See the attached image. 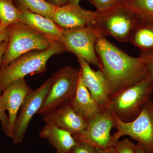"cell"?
Masks as SVG:
<instances>
[{
  "instance_id": "6da1fadb",
  "label": "cell",
  "mask_w": 153,
  "mask_h": 153,
  "mask_svg": "<svg viewBox=\"0 0 153 153\" xmlns=\"http://www.w3.org/2000/svg\"><path fill=\"white\" fill-rule=\"evenodd\" d=\"M95 50L110 98L149 76L141 57L130 56L100 34Z\"/></svg>"
},
{
  "instance_id": "7a4b0ae2",
  "label": "cell",
  "mask_w": 153,
  "mask_h": 153,
  "mask_svg": "<svg viewBox=\"0 0 153 153\" xmlns=\"http://www.w3.org/2000/svg\"><path fill=\"white\" fill-rule=\"evenodd\" d=\"M66 52L63 44L55 42L48 49L35 50L21 55L5 67L0 68V95L7 85L25 76L40 74L47 70V64L53 55Z\"/></svg>"
},
{
  "instance_id": "3957f363",
  "label": "cell",
  "mask_w": 153,
  "mask_h": 153,
  "mask_svg": "<svg viewBox=\"0 0 153 153\" xmlns=\"http://www.w3.org/2000/svg\"><path fill=\"white\" fill-rule=\"evenodd\" d=\"M153 93V78L148 76L142 82L110 97L103 109L123 122H131L138 116Z\"/></svg>"
},
{
  "instance_id": "277c9868",
  "label": "cell",
  "mask_w": 153,
  "mask_h": 153,
  "mask_svg": "<svg viewBox=\"0 0 153 153\" xmlns=\"http://www.w3.org/2000/svg\"><path fill=\"white\" fill-rule=\"evenodd\" d=\"M9 28L8 44L0 68L21 55L35 50H46L57 42L21 22L11 25Z\"/></svg>"
},
{
  "instance_id": "5b68a950",
  "label": "cell",
  "mask_w": 153,
  "mask_h": 153,
  "mask_svg": "<svg viewBox=\"0 0 153 153\" xmlns=\"http://www.w3.org/2000/svg\"><path fill=\"white\" fill-rule=\"evenodd\" d=\"M97 12L93 27L101 36H110L121 42H129L140 17L133 11L118 7L102 13Z\"/></svg>"
},
{
  "instance_id": "8992f818",
  "label": "cell",
  "mask_w": 153,
  "mask_h": 153,
  "mask_svg": "<svg viewBox=\"0 0 153 153\" xmlns=\"http://www.w3.org/2000/svg\"><path fill=\"white\" fill-rule=\"evenodd\" d=\"M115 128L112 140L117 142L124 136L137 141L146 153H153V99L145 103L140 113L133 121L124 123L114 116Z\"/></svg>"
},
{
  "instance_id": "52a82bcc",
  "label": "cell",
  "mask_w": 153,
  "mask_h": 153,
  "mask_svg": "<svg viewBox=\"0 0 153 153\" xmlns=\"http://www.w3.org/2000/svg\"><path fill=\"white\" fill-rule=\"evenodd\" d=\"M80 73V68L70 66L55 72L53 83L37 114L44 115L71 101L76 94Z\"/></svg>"
},
{
  "instance_id": "ba28073f",
  "label": "cell",
  "mask_w": 153,
  "mask_h": 153,
  "mask_svg": "<svg viewBox=\"0 0 153 153\" xmlns=\"http://www.w3.org/2000/svg\"><path fill=\"white\" fill-rule=\"evenodd\" d=\"M99 34L92 27L63 29V44L66 52L81 57L100 70L101 66L95 50Z\"/></svg>"
},
{
  "instance_id": "9c48e42d",
  "label": "cell",
  "mask_w": 153,
  "mask_h": 153,
  "mask_svg": "<svg viewBox=\"0 0 153 153\" xmlns=\"http://www.w3.org/2000/svg\"><path fill=\"white\" fill-rule=\"evenodd\" d=\"M114 116L105 110L87 121L86 128L79 133L72 135L77 143L90 145L94 147L109 149L114 148L111 131L114 128Z\"/></svg>"
},
{
  "instance_id": "30bf717a",
  "label": "cell",
  "mask_w": 153,
  "mask_h": 153,
  "mask_svg": "<svg viewBox=\"0 0 153 153\" xmlns=\"http://www.w3.org/2000/svg\"><path fill=\"white\" fill-rule=\"evenodd\" d=\"M54 80L52 74L37 89H32L25 97L17 115L11 139L15 144L21 143L30 122L38 113Z\"/></svg>"
},
{
  "instance_id": "8fae6325",
  "label": "cell",
  "mask_w": 153,
  "mask_h": 153,
  "mask_svg": "<svg viewBox=\"0 0 153 153\" xmlns=\"http://www.w3.org/2000/svg\"><path fill=\"white\" fill-rule=\"evenodd\" d=\"M32 89L25 78H22L8 84L0 95L3 108L8 113V126L4 134L10 138L20 108L27 94Z\"/></svg>"
},
{
  "instance_id": "7c38bea8",
  "label": "cell",
  "mask_w": 153,
  "mask_h": 153,
  "mask_svg": "<svg viewBox=\"0 0 153 153\" xmlns=\"http://www.w3.org/2000/svg\"><path fill=\"white\" fill-rule=\"evenodd\" d=\"M97 16V11L85 10L79 5L66 4L57 7L53 21L63 29L92 27Z\"/></svg>"
},
{
  "instance_id": "4fadbf2b",
  "label": "cell",
  "mask_w": 153,
  "mask_h": 153,
  "mask_svg": "<svg viewBox=\"0 0 153 153\" xmlns=\"http://www.w3.org/2000/svg\"><path fill=\"white\" fill-rule=\"evenodd\" d=\"M42 120L46 125L57 127L72 135L83 131L87 125V121L74 111L69 102L44 115Z\"/></svg>"
},
{
  "instance_id": "5bb4252c",
  "label": "cell",
  "mask_w": 153,
  "mask_h": 153,
  "mask_svg": "<svg viewBox=\"0 0 153 153\" xmlns=\"http://www.w3.org/2000/svg\"><path fill=\"white\" fill-rule=\"evenodd\" d=\"M76 58L80 66L82 81L92 99L102 109H104L109 102L110 97L101 71H94L84 59Z\"/></svg>"
},
{
  "instance_id": "9a60e30c",
  "label": "cell",
  "mask_w": 153,
  "mask_h": 153,
  "mask_svg": "<svg viewBox=\"0 0 153 153\" xmlns=\"http://www.w3.org/2000/svg\"><path fill=\"white\" fill-rule=\"evenodd\" d=\"M18 8L20 11L19 22L28 25L54 41L63 44V29L53 20L32 13L22 6L19 5Z\"/></svg>"
},
{
  "instance_id": "2e32d148",
  "label": "cell",
  "mask_w": 153,
  "mask_h": 153,
  "mask_svg": "<svg viewBox=\"0 0 153 153\" xmlns=\"http://www.w3.org/2000/svg\"><path fill=\"white\" fill-rule=\"evenodd\" d=\"M69 102L74 111L87 121L102 110L82 81L81 71L76 94Z\"/></svg>"
},
{
  "instance_id": "e0dca14e",
  "label": "cell",
  "mask_w": 153,
  "mask_h": 153,
  "mask_svg": "<svg viewBox=\"0 0 153 153\" xmlns=\"http://www.w3.org/2000/svg\"><path fill=\"white\" fill-rule=\"evenodd\" d=\"M39 135L48 140L49 144L55 148L56 153H70L77 144L70 133L55 126L46 125Z\"/></svg>"
},
{
  "instance_id": "ac0fdd59",
  "label": "cell",
  "mask_w": 153,
  "mask_h": 153,
  "mask_svg": "<svg viewBox=\"0 0 153 153\" xmlns=\"http://www.w3.org/2000/svg\"><path fill=\"white\" fill-rule=\"evenodd\" d=\"M130 43L139 48L140 56L153 53V18H140L136 27L132 34Z\"/></svg>"
},
{
  "instance_id": "d6986e66",
  "label": "cell",
  "mask_w": 153,
  "mask_h": 153,
  "mask_svg": "<svg viewBox=\"0 0 153 153\" xmlns=\"http://www.w3.org/2000/svg\"><path fill=\"white\" fill-rule=\"evenodd\" d=\"M13 0H0V29L8 27L19 22L20 11Z\"/></svg>"
},
{
  "instance_id": "ffe728a7",
  "label": "cell",
  "mask_w": 153,
  "mask_h": 153,
  "mask_svg": "<svg viewBox=\"0 0 153 153\" xmlns=\"http://www.w3.org/2000/svg\"><path fill=\"white\" fill-rule=\"evenodd\" d=\"M28 10L53 20L56 7L46 0H13Z\"/></svg>"
},
{
  "instance_id": "44dd1931",
  "label": "cell",
  "mask_w": 153,
  "mask_h": 153,
  "mask_svg": "<svg viewBox=\"0 0 153 153\" xmlns=\"http://www.w3.org/2000/svg\"><path fill=\"white\" fill-rule=\"evenodd\" d=\"M121 7L131 10L142 19L153 18V0H124Z\"/></svg>"
},
{
  "instance_id": "7402d4cb",
  "label": "cell",
  "mask_w": 153,
  "mask_h": 153,
  "mask_svg": "<svg viewBox=\"0 0 153 153\" xmlns=\"http://www.w3.org/2000/svg\"><path fill=\"white\" fill-rule=\"evenodd\" d=\"M93 5L98 13L105 12L111 9L121 7L124 0H88Z\"/></svg>"
},
{
  "instance_id": "603a6c76",
  "label": "cell",
  "mask_w": 153,
  "mask_h": 153,
  "mask_svg": "<svg viewBox=\"0 0 153 153\" xmlns=\"http://www.w3.org/2000/svg\"><path fill=\"white\" fill-rule=\"evenodd\" d=\"M114 149L116 153H137L136 144L128 139L117 142Z\"/></svg>"
},
{
  "instance_id": "cb8c5ba5",
  "label": "cell",
  "mask_w": 153,
  "mask_h": 153,
  "mask_svg": "<svg viewBox=\"0 0 153 153\" xmlns=\"http://www.w3.org/2000/svg\"><path fill=\"white\" fill-rule=\"evenodd\" d=\"M95 151V148L90 145L77 143L70 153H94Z\"/></svg>"
},
{
  "instance_id": "d4e9b609",
  "label": "cell",
  "mask_w": 153,
  "mask_h": 153,
  "mask_svg": "<svg viewBox=\"0 0 153 153\" xmlns=\"http://www.w3.org/2000/svg\"><path fill=\"white\" fill-rule=\"evenodd\" d=\"M147 69L149 76L153 78V53L146 56H140Z\"/></svg>"
},
{
  "instance_id": "484cf974",
  "label": "cell",
  "mask_w": 153,
  "mask_h": 153,
  "mask_svg": "<svg viewBox=\"0 0 153 153\" xmlns=\"http://www.w3.org/2000/svg\"><path fill=\"white\" fill-rule=\"evenodd\" d=\"M0 122L4 132L5 133L8 126V117L6 113V111L3 108L0 99Z\"/></svg>"
},
{
  "instance_id": "4316f807",
  "label": "cell",
  "mask_w": 153,
  "mask_h": 153,
  "mask_svg": "<svg viewBox=\"0 0 153 153\" xmlns=\"http://www.w3.org/2000/svg\"><path fill=\"white\" fill-rule=\"evenodd\" d=\"M9 38V28L0 29V43L4 41H8Z\"/></svg>"
},
{
  "instance_id": "83f0119b",
  "label": "cell",
  "mask_w": 153,
  "mask_h": 153,
  "mask_svg": "<svg viewBox=\"0 0 153 153\" xmlns=\"http://www.w3.org/2000/svg\"><path fill=\"white\" fill-rule=\"evenodd\" d=\"M9 41V40H8ZM8 41H4L0 43V68L3 55L5 53L8 44Z\"/></svg>"
},
{
  "instance_id": "f1b7e54d",
  "label": "cell",
  "mask_w": 153,
  "mask_h": 153,
  "mask_svg": "<svg viewBox=\"0 0 153 153\" xmlns=\"http://www.w3.org/2000/svg\"><path fill=\"white\" fill-rule=\"evenodd\" d=\"M46 1L57 7L64 5L67 3V0H46Z\"/></svg>"
},
{
  "instance_id": "f546056e",
  "label": "cell",
  "mask_w": 153,
  "mask_h": 153,
  "mask_svg": "<svg viewBox=\"0 0 153 153\" xmlns=\"http://www.w3.org/2000/svg\"><path fill=\"white\" fill-rule=\"evenodd\" d=\"M94 153H116L114 148L109 149H104L101 148H96Z\"/></svg>"
},
{
  "instance_id": "4dcf8cb0",
  "label": "cell",
  "mask_w": 153,
  "mask_h": 153,
  "mask_svg": "<svg viewBox=\"0 0 153 153\" xmlns=\"http://www.w3.org/2000/svg\"><path fill=\"white\" fill-rule=\"evenodd\" d=\"M80 0H67V4H71L79 5V2Z\"/></svg>"
},
{
  "instance_id": "1f68e13d",
  "label": "cell",
  "mask_w": 153,
  "mask_h": 153,
  "mask_svg": "<svg viewBox=\"0 0 153 153\" xmlns=\"http://www.w3.org/2000/svg\"><path fill=\"white\" fill-rule=\"evenodd\" d=\"M137 148V153H146L143 150V149L140 147V146L138 144H136Z\"/></svg>"
},
{
  "instance_id": "d6a6232c",
  "label": "cell",
  "mask_w": 153,
  "mask_h": 153,
  "mask_svg": "<svg viewBox=\"0 0 153 153\" xmlns=\"http://www.w3.org/2000/svg\"></svg>"
}]
</instances>
